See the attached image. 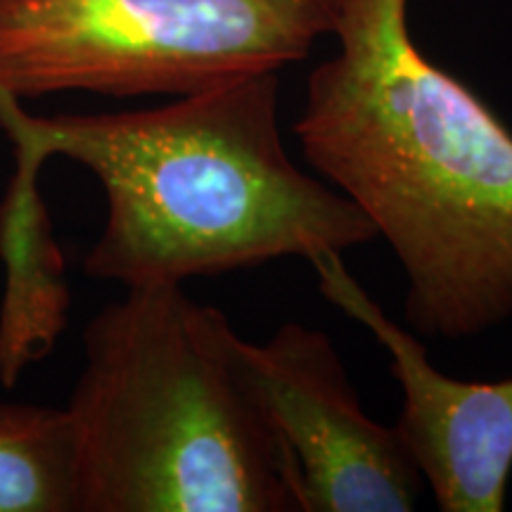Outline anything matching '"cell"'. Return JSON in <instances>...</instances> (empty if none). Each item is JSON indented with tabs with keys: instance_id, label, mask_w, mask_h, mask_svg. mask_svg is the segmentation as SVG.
Wrapping results in <instances>:
<instances>
[{
	"instance_id": "cell-1",
	"label": "cell",
	"mask_w": 512,
	"mask_h": 512,
	"mask_svg": "<svg viewBox=\"0 0 512 512\" xmlns=\"http://www.w3.org/2000/svg\"><path fill=\"white\" fill-rule=\"evenodd\" d=\"M294 133L406 275V318L472 339L512 320V131L413 41L408 0H342Z\"/></svg>"
},
{
	"instance_id": "cell-3",
	"label": "cell",
	"mask_w": 512,
	"mask_h": 512,
	"mask_svg": "<svg viewBox=\"0 0 512 512\" xmlns=\"http://www.w3.org/2000/svg\"><path fill=\"white\" fill-rule=\"evenodd\" d=\"M242 342L183 285L131 287L88 323L64 406L76 512H302Z\"/></svg>"
},
{
	"instance_id": "cell-6",
	"label": "cell",
	"mask_w": 512,
	"mask_h": 512,
	"mask_svg": "<svg viewBox=\"0 0 512 512\" xmlns=\"http://www.w3.org/2000/svg\"><path fill=\"white\" fill-rule=\"evenodd\" d=\"M320 294L373 332L392 358L403 406L396 432L444 512H501L512 472V377L465 382L434 368L427 349L382 311L342 254L311 259Z\"/></svg>"
},
{
	"instance_id": "cell-4",
	"label": "cell",
	"mask_w": 512,
	"mask_h": 512,
	"mask_svg": "<svg viewBox=\"0 0 512 512\" xmlns=\"http://www.w3.org/2000/svg\"><path fill=\"white\" fill-rule=\"evenodd\" d=\"M342 0H0V91L190 95L280 72Z\"/></svg>"
},
{
	"instance_id": "cell-2",
	"label": "cell",
	"mask_w": 512,
	"mask_h": 512,
	"mask_svg": "<svg viewBox=\"0 0 512 512\" xmlns=\"http://www.w3.org/2000/svg\"><path fill=\"white\" fill-rule=\"evenodd\" d=\"M278 107L266 72L152 110L27 112L50 159L86 166L105 190L86 273L126 290L183 285L373 242L368 216L287 155Z\"/></svg>"
},
{
	"instance_id": "cell-7",
	"label": "cell",
	"mask_w": 512,
	"mask_h": 512,
	"mask_svg": "<svg viewBox=\"0 0 512 512\" xmlns=\"http://www.w3.org/2000/svg\"><path fill=\"white\" fill-rule=\"evenodd\" d=\"M0 128L15 150V171L0 200V382L12 387L31 363L55 349L67 328L72 294L41 192L50 155L29 128L22 100L3 91Z\"/></svg>"
},
{
	"instance_id": "cell-8",
	"label": "cell",
	"mask_w": 512,
	"mask_h": 512,
	"mask_svg": "<svg viewBox=\"0 0 512 512\" xmlns=\"http://www.w3.org/2000/svg\"><path fill=\"white\" fill-rule=\"evenodd\" d=\"M0 512H76L64 408L0 403Z\"/></svg>"
},
{
	"instance_id": "cell-5",
	"label": "cell",
	"mask_w": 512,
	"mask_h": 512,
	"mask_svg": "<svg viewBox=\"0 0 512 512\" xmlns=\"http://www.w3.org/2000/svg\"><path fill=\"white\" fill-rule=\"evenodd\" d=\"M261 406L294 465L302 512H411L422 482L401 434L361 408L323 330L290 320L242 342Z\"/></svg>"
}]
</instances>
